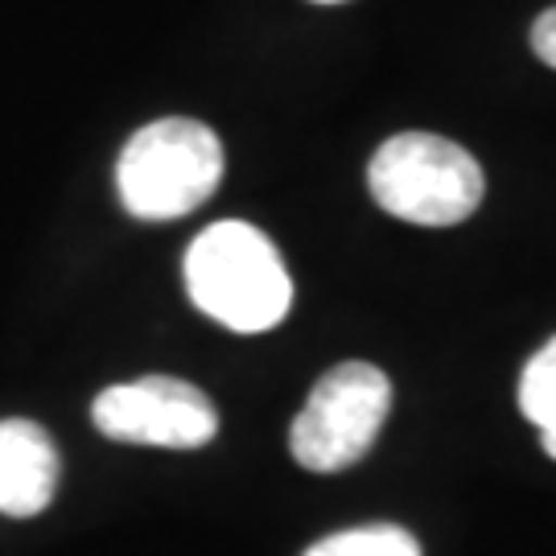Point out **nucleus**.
Returning a JSON list of instances; mask_svg holds the SVG:
<instances>
[{"label":"nucleus","mask_w":556,"mask_h":556,"mask_svg":"<svg viewBox=\"0 0 556 556\" xmlns=\"http://www.w3.org/2000/svg\"><path fill=\"white\" fill-rule=\"evenodd\" d=\"M314 4H338V0H314Z\"/></svg>","instance_id":"9d476101"},{"label":"nucleus","mask_w":556,"mask_h":556,"mask_svg":"<svg viewBox=\"0 0 556 556\" xmlns=\"http://www.w3.org/2000/svg\"><path fill=\"white\" fill-rule=\"evenodd\" d=\"M223 181L215 128L190 116L153 119L132 132L116 161L119 202L132 219L165 223L199 211Z\"/></svg>","instance_id":"f03ea898"},{"label":"nucleus","mask_w":556,"mask_h":556,"mask_svg":"<svg viewBox=\"0 0 556 556\" xmlns=\"http://www.w3.org/2000/svg\"><path fill=\"white\" fill-rule=\"evenodd\" d=\"M519 413L540 429V445L556 457V338L528 358L519 376Z\"/></svg>","instance_id":"0eeeda50"},{"label":"nucleus","mask_w":556,"mask_h":556,"mask_svg":"<svg viewBox=\"0 0 556 556\" xmlns=\"http://www.w3.org/2000/svg\"><path fill=\"white\" fill-rule=\"evenodd\" d=\"M59 486V450L34 420H0V516L29 519L50 507Z\"/></svg>","instance_id":"423d86ee"},{"label":"nucleus","mask_w":556,"mask_h":556,"mask_svg":"<svg viewBox=\"0 0 556 556\" xmlns=\"http://www.w3.org/2000/svg\"><path fill=\"white\" fill-rule=\"evenodd\" d=\"M532 50H536V59L544 62V66L556 71V9H548V13L536 17V25H532Z\"/></svg>","instance_id":"1a4fd4ad"},{"label":"nucleus","mask_w":556,"mask_h":556,"mask_svg":"<svg viewBox=\"0 0 556 556\" xmlns=\"http://www.w3.org/2000/svg\"><path fill=\"white\" fill-rule=\"evenodd\" d=\"M305 556H420V544L396 523H367L318 540Z\"/></svg>","instance_id":"6e6552de"},{"label":"nucleus","mask_w":556,"mask_h":556,"mask_svg":"<svg viewBox=\"0 0 556 556\" xmlns=\"http://www.w3.org/2000/svg\"><path fill=\"white\" fill-rule=\"evenodd\" d=\"M186 293L206 318L236 330L264 334L285 321L293 305V280L273 239L239 219L211 223L186 252Z\"/></svg>","instance_id":"f257e3e1"},{"label":"nucleus","mask_w":556,"mask_h":556,"mask_svg":"<svg viewBox=\"0 0 556 556\" xmlns=\"http://www.w3.org/2000/svg\"><path fill=\"white\" fill-rule=\"evenodd\" d=\"M379 211L417 227H454L470 219L486 194V178L462 144L433 132H400L383 140L367 169Z\"/></svg>","instance_id":"7ed1b4c3"},{"label":"nucleus","mask_w":556,"mask_h":556,"mask_svg":"<svg viewBox=\"0 0 556 556\" xmlns=\"http://www.w3.org/2000/svg\"><path fill=\"white\" fill-rule=\"evenodd\" d=\"M91 420L103 438L157 450H202L219 433L211 396L174 376H140L103 388L91 404Z\"/></svg>","instance_id":"39448f33"},{"label":"nucleus","mask_w":556,"mask_h":556,"mask_svg":"<svg viewBox=\"0 0 556 556\" xmlns=\"http://www.w3.org/2000/svg\"><path fill=\"white\" fill-rule=\"evenodd\" d=\"M392 408V379L371 363H338L314 383V392L289 429V450L298 466L314 475H334L355 466L376 445Z\"/></svg>","instance_id":"20e7f679"}]
</instances>
